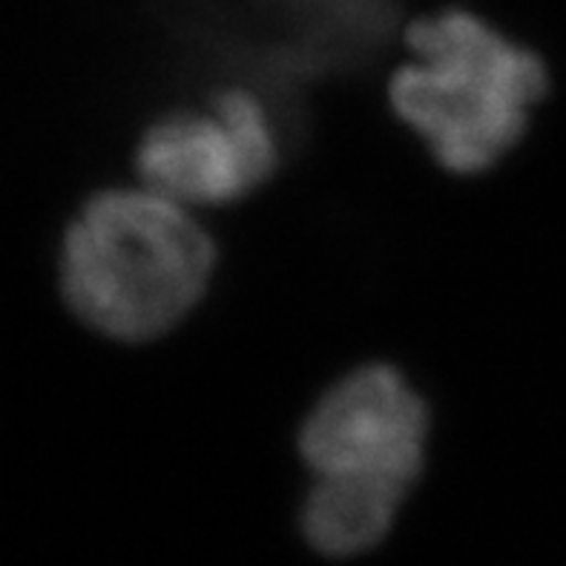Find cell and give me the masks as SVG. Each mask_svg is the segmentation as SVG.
<instances>
[{"instance_id": "1", "label": "cell", "mask_w": 566, "mask_h": 566, "mask_svg": "<svg viewBox=\"0 0 566 566\" xmlns=\"http://www.w3.org/2000/svg\"><path fill=\"white\" fill-rule=\"evenodd\" d=\"M216 244L156 190H104L66 228L61 294L81 323L115 343H150L208 294Z\"/></svg>"}, {"instance_id": "2", "label": "cell", "mask_w": 566, "mask_h": 566, "mask_svg": "<svg viewBox=\"0 0 566 566\" xmlns=\"http://www.w3.org/2000/svg\"><path fill=\"white\" fill-rule=\"evenodd\" d=\"M402 41L417 61L388 81L397 118L449 172L495 167L524 138L530 109L549 90L544 61L460 7L420 14Z\"/></svg>"}, {"instance_id": "3", "label": "cell", "mask_w": 566, "mask_h": 566, "mask_svg": "<svg viewBox=\"0 0 566 566\" xmlns=\"http://www.w3.org/2000/svg\"><path fill=\"white\" fill-rule=\"evenodd\" d=\"M429 406L395 366L368 363L325 391L300 426L316 481L368 483L409 495L426 463Z\"/></svg>"}, {"instance_id": "4", "label": "cell", "mask_w": 566, "mask_h": 566, "mask_svg": "<svg viewBox=\"0 0 566 566\" xmlns=\"http://www.w3.org/2000/svg\"><path fill=\"white\" fill-rule=\"evenodd\" d=\"M280 167V138L265 101L248 86L213 95V113H179L153 124L136 150L150 190L181 205H230L265 185Z\"/></svg>"}, {"instance_id": "5", "label": "cell", "mask_w": 566, "mask_h": 566, "mask_svg": "<svg viewBox=\"0 0 566 566\" xmlns=\"http://www.w3.org/2000/svg\"><path fill=\"white\" fill-rule=\"evenodd\" d=\"M402 497L386 486L316 481L302 510V532L323 555H357L386 535Z\"/></svg>"}]
</instances>
